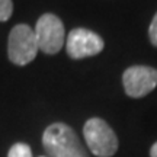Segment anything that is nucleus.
<instances>
[{"instance_id":"nucleus-10","label":"nucleus","mask_w":157,"mask_h":157,"mask_svg":"<svg viewBox=\"0 0 157 157\" xmlns=\"http://www.w3.org/2000/svg\"><path fill=\"white\" fill-rule=\"evenodd\" d=\"M150 157H157V143H154L150 150Z\"/></svg>"},{"instance_id":"nucleus-9","label":"nucleus","mask_w":157,"mask_h":157,"mask_svg":"<svg viewBox=\"0 0 157 157\" xmlns=\"http://www.w3.org/2000/svg\"><path fill=\"white\" fill-rule=\"evenodd\" d=\"M148 36H150V42L154 47H157V13L153 17L151 23H150V28H148Z\"/></svg>"},{"instance_id":"nucleus-4","label":"nucleus","mask_w":157,"mask_h":157,"mask_svg":"<svg viewBox=\"0 0 157 157\" xmlns=\"http://www.w3.org/2000/svg\"><path fill=\"white\" fill-rule=\"evenodd\" d=\"M38 48L45 54H57L64 45L66 31L61 19L52 13H44L35 25Z\"/></svg>"},{"instance_id":"nucleus-1","label":"nucleus","mask_w":157,"mask_h":157,"mask_svg":"<svg viewBox=\"0 0 157 157\" xmlns=\"http://www.w3.org/2000/svg\"><path fill=\"white\" fill-rule=\"evenodd\" d=\"M42 146L48 157H90L74 129L63 122L47 127L42 134Z\"/></svg>"},{"instance_id":"nucleus-7","label":"nucleus","mask_w":157,"mask_h":157,"mask_svg":"<svg viewBox=\"0 0 157 157\" xmlns=\"http://www.w3.org/2000/svg\"><path fill=\"white\" fill-rule=\"evenodd\" d=\"M7 157H32V150L25 143H16L10 147Z\"/></svg>"},{"instance_id":"nucleus-5","label":"nucleus","mask_w":157,"mask_h":157,"mask_svg":"<svg viewBox=\"0 0 157 157\" xmlns=\"http://www.w3.org/2000/svg\"><path fill=\"white\" fill-rule=\"evenodd\" d=\"M103 39L99 35L86 28H76L70 31L66 39L67 54L74 60L98 56L103 50Z\"/></svg>"},{"instance_id":"nucleus-6","label":"nucleus","mask_w":157,"mask_h":157,"mask_svg":"<svg viewBox=\"0 0 157 157\" xmlns=\"http://www.w3.org/2000/svg\"><path fill=\"white\" fill-rule=\"evenodd\" d=\"M122 84L129 98H143L157 86V70L148 66H132L122 74Z\"/></svg>"},{"instance_id":"nucleus-2","label":"nucleus","mask_w":157,"mask_h":157,"mask_svg":"<svg viewBox=\"0 0 157 157\" xmlns=\"http://www.w3.org/2000/svg\"><path fill=\"white\" fill-rule=\"evenodd\" d=\"M83 135L89 150L98 157H112L118 151V137L106 121L90 118L83 127Z\"/></svg>"},{"instance_id":"nucleus-3","label":"nucleus","mask_w":157,"mask_h":157,"mask_svg":"<svg viewBox=\"0 0 157 157\" xmlns=\"http://www.w3.org/2000/svg\"><path fill=\"white\" fill-rule=\"evenodd\" d=\"M38 50L36 36L31 26L19 23L10 31L7 41V56L13 64L26 66L32 63L38 54Z\"/></svg>"},{"instance_id":"nucleus-8","label":"nucleus","mask_w":157,"mask_h":157,"mask_svg":"<svg viewBox=\"0 0 157 157\" xmlns=\"http://www.w3.org/2000/svg\"><path fill=\"white\" fill-rule=\"evenodd\" d=\"M13 13V3L12 0H0V22L9 21Z\"/></svg>"},{"instance_id":"nucleus-11","label":"nucleus","mask_w":157,"mask_h":157,"mask_svg":"<svg viewBox=\"0 0 157 157\" xmlns=\"http://www.w3.org/2000/svg\"><path fill=\"white\" fill-rule=\"evenodd\" d=\"M41 157H45V156H41Z\"/></svg>"}]
</instances>
